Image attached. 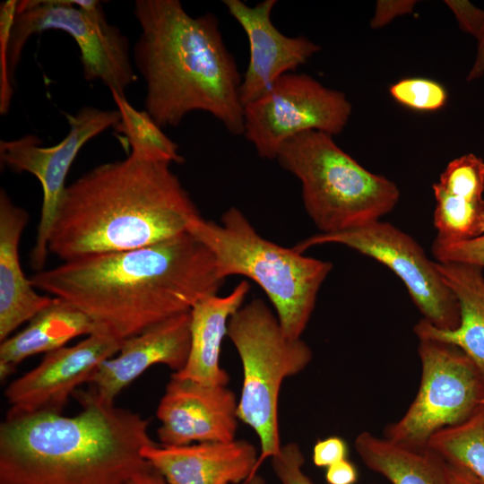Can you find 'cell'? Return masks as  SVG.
<instances>
[{
	"instance_id": "34",
	"label": "cell",
	"mask_w": 484,
	"mask_h": 484,
	"mask_svg": "<svg viewBox=\"0 0 484 484\" xmlns=\"http://www.w3.org/2000/svg\"><path fill=\"white\" fill-rule=\"evenodd\" d=\"M359 478L358 470L348 459L338 462L325 471V480L328 484H355Z\"/></svg>"
},
{
	"instance_id": "1",
	"label": "cell",
	"mask_w": 484,
	"mask_h": 484,
	"mask_svg": "<svg viewBox=\"0 0 484 484\" xmlns=\"http://www.w3.org/2000/svg\"><path fill=\"white\" fill-rule=\"evenodd\" d=\"M30 280L119 341L190 311L224 281L211 251L189 231L137 249L66 261Z\"/></svg>"
},
{
	"instance_id": "35",
	"label": "cell",
	"mask_w": 484,
	"mask_h": 484,
	"mask_svg": "<svg viewBox=\"0 0 484 484\" xmlns=\"http://www.w3.org/2000/svg\"><path fill=\"white\" fill-rule=\"evenodd\" d=\"M484 75V30L477 39V51L473 64L467 73L466 81L473 82Z\"/></svg>"
},
{
	"instance_id": "22",
	"label": "cell",
	"mask_w": 484,
	"mask_h": 484,
	"mask_svg": "<svg viewBox=\"0 0 484 484\" xmlns=\"http://www.w3.org/2000/svg\"><path fill=\"white\" fill-rule=\"evenodd\" d=\"M354 447L362 462L391 484H451L448 466L428 447L415 448L373 433H359Z\"/></svg>"
},
{
	"instance_id": "19",
	"label": "cell",
	"mask_w": 484,
	"mask_h": 484,
	"mask_svg": "<svg viewBox=\"0 0 484 484\" xmlns=\"http://www.w3.org/2000/svg\"><path fill=\"white\" fill-rule=\"evenodd\" d=\"M250 284L243 280L224 297L212 295L190 310L191 344L185 367L171 375L204 385H228L229 376L220 367L221 344L230 317L243 306Z\"/></svg>"
},
{
	"instance_id": "23",
	"label": "cell",
	"mask_w": 484,
	"mask_h": 484,
	"mask_svg": "<svg viewBox=\"0 0 484 484\" xmlns=\"http://www.w3.org/2000/svg\"><path fill=\"white\" fill-rule=\"evenodd\" d=\"M427 447L474 484H484V405L463 422L436 432Z\"/></svg>"
},
{
	"instance_id": "38",
	"label": "cell",
	"mask_w": 484,
	"mask_h": 484,
	"mask_svg": "<svg viewBox=\"0 0 484 484\" xmlns=\"http://www.w3.org/2000/svg\"><path fill=\"white\" fill-rule=\"evenodd\" d=\"M15 367H13L7 363L0 362V378L5 380L15 371Z\"/></svg>"
},
{
	"instance_id": "24",
	"label": "cell",
	"mask_w": 484,
	"mask_h": 484,
	"mask_svg": "<svg viewBox=\"0 0 484 484\" xmlns=\"http://www.w3.org/2000/svg\"><path fill=\"white\" fill-rule=\"evenodd\" d=\"M111 95L120 113L114 126L124 135L132 151L129 155L146 161L183 163L185 159L178 145L167 136L150 114L134 108L125 95L112 91Z\"/></svg>"
},
{
	"instance_id": "26",
	"label": "cell",
	"mask_w": 484,
	"mask_h": 484,
	"mask_svg": "<svg viewBox=\"0 0 484 484\" xmlns=\"http://www.w3.org/2000/svg\"><path fill=\"white\" fill-rule=\"evenodd\" d=\"M437 186L460 196L480 199L484 193V160L473 153L452 160L439 177Z\"/></svg>"
},
{
	"instance_id": "18",
	"label": "cell",
	"mask_w": 484,
	"mask_h": 484,
	"mask_svg": "<svg viewBox=\"0 0 484 484\" xmlns=\"http://www.w3.org/2000/svg\"><path fill=\"white\" fill-rule=\"evenodd\" d=\"M29 220L25 210L15 205L4 189L0 191V341L30 321L52 301L35 291L23 274L20 238Z\"/></svg>"
},
{
	"instance_id": "21",
	"label": "cell",
	"mask_w": 484,
	"mask_h": 484,
	"mask_svg": "<svg viewBox=\"0 0 484 484\" xmlns=\"http://www.w3.org/2000/svg\"><path fill=\"white\" fill-rule=\"evenodd\" d=\"M97 332L101 331L87 315L69 302L54 297L22 331L1 341L0 362L16 367L30 356L51 352L77 336H89Z\"/></svg>"
},
{
	"instance_id": "36",
	"label": "cell",
	"mask_w": 484,
	"mask_h": 484,
	"mask_svg": "<svg viewBox=\"0 0 484 484\" xmlns=\"http://www.w3.org/2000/svg\"><path fill=\"white\" fill-rule=\"evenodd\" d=\"M127 484H169L165 478L151 465L134 474Z\"/></svg>"
},
{
	"instance_id": "29",
	"label": "cell",
	"mask_w": 484,
	"mask_h": 484,
	"mask_svg": "<svg viewBox=\"0 0 484 484\" xmlns=\"http://www.w3.org/2000/svg\"><path fill=\"white\" fill-rule=\"evenodd\" d=\"M431 252L436 262H457L484 270V235L467 241L446 243L434 239Z\"/></svg>"
},
{
	"instance_id": "20",
	"label": "cell",
	"mask_w": 484,
	"mask_h": 484,
	"mask_svg": "<svg viewBox=\"0 0 484 484\" xmlns=\"http://www.w3.org/2000/svg\"><path fill=\"white\" fill-rule=\"evenodd\" d=\"M435 264L457 298L460 323L454 330H443L420 319L414 325V333L418 339L456 346L472 360L484 378V270L457 262L436 261Z\"/></svg>"
},
{
	"instance_id": "14",
	"label": "cell",
	"mask_w": 484,
	"mask_h": 484,
	"mask_svg": "<svg viewBox=\"0 0 484 484\" xmlns=\"http://www.w3.org/2000/svg\"><path fill=\"white\" fill-rule=\"evenodd\" d=\"M238 400L227 385L170 376L157 409L161 445H184L236 440Z\"/></svg>"
},
{
	"instance_id": "6",
	"label": "cell",
	"mask_w": 484,
	"mask_h": 484,
	"mask_svg": "<svg viewBox=\"0 0 484 484\" xmlns=\"http://www.w3.org/2000/svg\"><path fill=\"white\" fill-rule=\"evenodd\" d=\"M276 160L301 183L305 210L319 233H336L380 220L400 200L397 185L345 152L333 136L308 131L286 141Z\"/></svg>"
},
{
	"instance_id": "17",
	"label": "cell",
	"mask_w": 484,
	"mask_h": 484,
	"mask_svg": "<svg viewBox=\"0 0 484 484\" xmlns=\"http://www.w3.org/2000/svg\"><path fill=\"white\" fill-rule=\"evenodd\" d=\"M169 484H240L257 474L259 452L246 440L184 445L156 443L141 450Z\"/></svg>"
},
{
	"instance_id": "3",
	"label": "cell",
	"mask_w": 484,
	"mask_h": 484,
	"mask_svg": "<svg viewBox=\"0 0 484 484\" xmlns=\"http://www.w3.org/2000/svg\"><path fill=\"white\" fill-rule=\"evenodd\" d=\"M73 417L6 415L0 425V484H127L151 463L150 420L91 391L74 393Z\"/></svg>"
},
{
	"instance_id": "37",
	"label": "cell",
	"mask_w": 484,
	"mask_h": 484,
	"mask_svg": "<svg viewBox=\"0 0 484 484\" xmlns=\"http://www.w3.org/2000/svg\"><path fill=\"white\" fill-rule=\"evenodd\" d=\"M448 466V465H447ZM449 480L451 484H474L459 471L448 466Z\"/></svg>"
},
{
	"instance_id": "32",
	"label": "cell",
	"mask_w": 484,
	"mask_h": 484,
	"mask_svg": "<svg viewBox=\"0 0 484 484\" xmlns=\"http://www.w3.org/2000/svg\"><path fill=\"white\" fill-rule=\"evenodd\" d=\"M348 445L345 440L337 436L318 440L313 448L312 460L316 467L329 466L347 459Z\"/></svg>"
},
{
	"instance_id": "30",
	"label": "cell",
	"mask_w": 484,
	"mask_h": 484,
	"mask_svg": "<svg viewBox=\"0 0 484 484\" xmlns=\"http://www.w3.org/2000/svg\"><path fill=\"white\" fill-rule=\"evenodd\" d=\"M271 462L281 484H315L303 471L305 457L298 444L292 442L281 445Z\"/></svg>"
},
{
	"instance_id": "16",
	"label": "cell",
	"mask_w": 484,
	"mask_h": 484,
	"mask_svg": "<svg viewBox=\"0 0 484 484\" xmlns=\"http://www.w3.org/2000/svg\"><path fill=\"white\" fill-rule=\"evenodd\" d=\"M191 344V314L171 316L122 341L119 354L103 361L90 377L91 390L104 402L114 403L120 392L157 364L175 372L186 365Z\"/></svg>"
},
{
	"instance_id": "2",
	"label": "cell",
	"mask_w": 484,
	"mask_h": 484,
	"mask_svg": "<svg viewBox=\"0 0 484 484\" xmlns=\"http://www.w3.org/2000/svg\"><path fill=\"white\" fill-rule=\"evenodd\" d=\"M169 163L131 155L66 187L48 251L64 262L151 246L187 232L201 215Z\"/></svg>"
},
{
	"instance_id": "11",
	"label": "cell",
	"mask_w": 484,
	"mask_h": 484,
	"mask_svg": "<svg viewBox=\"0 0 484 484\" xmlns=\"http://www.w3.org/2000/svg\"><path fill=\"white\" fill-rule=\"evenodd\" d=\"M324 244L344 246L384 264L402 281L422 319L443 330L458 326L455 295L420 245L396 226L378 220L341 232L317 233L293 247L304 253Z\"/></svg>"
},
{
	"instance_id": "15",
	"label": "cell",
	"mask_w": 484,
	"mask_h": 484,
	"mask_svg": "<svg viewBox=\"0 0 484 484\" xmlns=\"http://www.w3.org/2000/svg\"><path fill=\"white\" fill-rule=\"evenodd\" d=\"M230 15L246 33L249 61L242 77L243 106L258 99L283 74L306 64L321 46L305 36L289 37L272 21L276 0H264L249 6L240 0H223Z\"/></svg>"
},
{
	"instance_id": "13",
	"label": "cell",
	"mask_w": 484,
	"mask_h": 484,
	"mask_svg": "<svg viewBox=\"0 0 484 484\" xmlns=\"http://www.w3.org/2000/svg\"><path fill=\"white\" fill-rule=\"evenodd\" d=\"M122 341L97 332L76 345L46 353L36 367L5 388L10 405L6 415L62 413L76 388L88 383L98 367L119 351Z\"/></svg>"
},
{
	"instance_id": "39",
	"label": "cell",
	"mask_w": 484,
	"mask_h": 484,
	"mask_svg": "<svg viewBox=\"0 0 484 484\" xmlns=\"http://www.w3.org/2000/svg\"><path fill=\"white\" fill-rule=\"evenodd\" d=\"M264 480L258 474L240 484H264Z\"/></svg>"
},
{
	"instance_id": "9",
	"label": "cell",
	"mask_w": 484,
	"mask_h": 484,
	"mask_svg": "<svg viewBox=\"0 0 484 484\" xmlns=\"http://www.w3.org/2000/svg\"><path fill=\"white\" fill-rule=\"evenodd\" d=\"M421 376L417 394L403 416L384 436L415 448L427 447L436 432L458 425L484 405V378L456 346L419 339Z\"/></svg>"
},
{
	"instance_id": "33",
	"label": "cell",
	"mask_w": 484,
	"mask_h": 484,
	"mask_svg": "<svg viewBox=\"0 0 484 484\" xmlns=\"http://www.w3.org/2000/svg\"><path fill=\"white\" fill-rule=\"evenodd\" d=\"M417 4L414 0H379L370 22L372 29H380L398 16L411 13Z\"/></svg>"
},
{
	"instance_id": "27",
	"label": "cell",
	"mask_w": 484,
	"mask_h": 484,
	"mask_svg": "<svg viewBox=\"0 0 484 484\" xmlns=\"http://www.w3.org/2000/svg\"><path fill=\"white\" fill-rule=\"evenodd\" d=\"M389 93L399 104L420 112H434L443 108L448 98L441 83L421 77L402 79L390 86Z\"/></svg>"
},
{
	"instance_id": "40",
	"label": "cell",
	"mask_w": 484,
	"mask_h": 484,
	"mask_svg": "<svg viewBox=\"0 0 484 484\" xmlns=\"http://www.w3.org/2000/svg\"><path fill=\"white\" fill-rule=\"evenodd\" d=\"M369 484H376V483H369Z\"/></svg>"
},
{
	"instance_id": "28",
	"label": "cell",
	"mask_w": 484,
	"mask_h": 484,
	"mask_svg": "<svg viewBox=\"0 0 484 484\" xmlns=\"http://www.w3.org/2000/svg\"><path fill=\"white\" fill-rule=\"evenodd\" d=\"M16 0L4 1L0 5V113L8 112L13 96V79L9 73L7 47L14 21Z\"/></svg>"
},
{
	"instance_id": "8",
	"label": "cell",
	"mask_w": 484,
	"mask_h": 484,
	"mask_svg": "<svg viewBox=\"0 0 484 484\" xmlns=\"http://www.w3.org/2000/svg\"><path fill=\"white\" fill-rule=\"evenodd\" d=\"M46 30H63L74 39L86 81L99 80L111 92L125 95L136 80L126 37L107 22L95 0L18 1L7 47L12 79L29 39Z\"/></svg>"
},
{
	"instance_id": "5",
	"label": "cell",
	"mask_w": 484,
	"mask_h": 484,
	"mask_svg": "<svg viewBox=\"0 0 484 484\" xmlns=\"http://www.w3.org/2000/svg\"><path fill=\"white\" fill-rule=\"evenodd\" d=\"M188 231L211 251L222 280L241 275L255 281L273 306L286 335L301 338L333 269L331 262L264 238L236 207L224 212L220 223L200 216Z\"/></svg>"
},
{
	"instance_id": "4",
	"label": "cell",
	"mask_w": 484,
	"mask_h": 484,
	"mask_svg": "<svg viewBox=\"0 0 484 484\" xmlns=\"http://www.w3.org/2000/svg\"><path fill=\"white\" fill-rule=\"evenodd\" d=\"M141 34L134 64L145 85V111L162 128L194 111L213 116L234 135L244 131L242 77L212 13L191 16L178 0H136Z\"/></svg>"
},
{
	"instance_id": "10",
	"label": "cell",
	"mask_w": 484,
	"mask_h": 484,
	"mask_svg": "<svg viewBox=\"0 0 484 484\" xmlns=\"http://www.w3.org/2000/svg\"><path fill=\"white\" fill-rule=\"evenodd\" d=\"M351 113V103L342 91L307 73H288L244 106L243 135L261 158L276 160L282 144L298 134H341Z\"/></svg>"
},
{
	"instance_id": "31",
	"label": "cell",
	"mask_w": 484,
	"mask_h": 484,
	"mask_svg": "<svg viewBox=\"0 0 484 484\" xmlns=\"http://www.w3.org/2000/svg\"><path fill=\"white\" fill-rule=\"evenodd\" d=\"M445 4L453 12L460 29L478 39L484 30V10L467 0H445Z\"/></svg>"
},
{
	"instance_id": "12",
	"label": "cell",
	"mask_w": 484,
	"mask_h": 484,
	"mask_svg": "<svg viewBox=\"0 0 484 484\" xmlns=\"http://www.w3.org/2000/svg\"><path fill=\"white\" fill-rule=\"evenodd\" d=\"M70 126L67 135L56 145L44 147L33 134L0 141V160L14 172H29L40 182L43 203L35 245L30 254L31 267L43 270L48 251V240L65 195V178L82 146L120 119L118 109L103 110L83 107L74 115L65 113Z\"/></svg>"
},
{
	"instance_id": "7",
	"label": "cell",
	"mask_w": 484,
	"mask_h": 484,
	"mask_svg": "<svg viewBox=\"0 0 484 484\" xmlns=\"http://www.w3.org/2000/svg\"><path fill=\"white\" fill-rule=\"evenodd\" d=\"M227 336L242 363L238 416L259 438V469L282 445L279 429L281 385L287 377L303 371L313 354L301 338L286 335L276 315L261 298L242 306L230 317Z\"/></svg>"
},
{
	"instance_id": "25",
	"label": "cell",
	"mask_w": 484,
	"mask_h": 484,
	"mask_svg": "<svg viewBox=\"0 0 484 484\" xmlns=\"http://www.w3.org/2000/svg\"><path fill=\"white\" fill-rule=\"evenodd\" d=\"M436 201L433 224L436 238L454 243L477 238L484 235V199L454 195L443 190L436 183L432 186Z\"/></svg>"
}]
</instances>
